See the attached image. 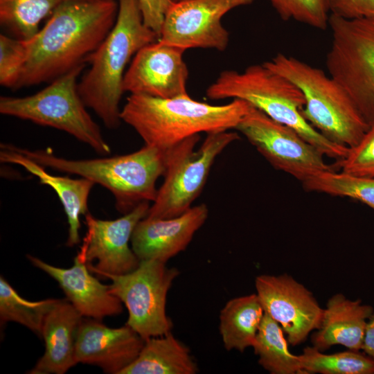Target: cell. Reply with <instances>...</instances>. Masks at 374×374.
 <instances>
[{
	"label": "cell",
	"mask_w": 374,
	"mask_h": 374,
	"mask_svg": "<svg viewBox=\"0 0 374 374\" xmlns=\"http://www.w3.org/2000/svg\"><path fill=\"white\" fill-rule=\"evenodd\" d=\"M206 95L211 100L232 98L249 103L294 130L324 156L339 161L348 152L349 148L330 141L303 118L305 100L302 91L264 63L250 65L241 72L222 71L208 87Z\"/></svg>",
	"instance_id": "cell-5"
},
{
	"label": "cell",
	"mask_w": 374,
	"mask_h": 374,
	"mask_svg": "<svg viewBox=\"0 0 374 374\" xmlns=\"http://www.w3.org/2000/svg\"><path fill=\"white\" fill-rule=\"evenodd\" d=\"M26 57L25 42L5 35H0V84L17 89Z\"/></svg>",
	"instance_id": "cell-30"
},
{
	"label": "cell",
	"mask_w": 374,
	"mask_h": 374,
	"mask_svg": "<svg viewBox=\"0 0 374 374\" xmlns=\"http://www.w3.org/2000/svg\"><path fill=\"white\" fill-rule=\"evenodd\" d=\"M116 22L88 57L90 67L78 82L86 107L93 109L106 127L117 128L125 68L132 56L159 37L143 22L138 0H118Z\"/></svg>",
	"instance_id": "cell-3"
},
{
	"label": "cell",
	"mask_w": 374,
	"mask_h": 374,
	"mask_svg": "<svg viewBox=\"0 0 374 374\" xmlns=\"http://www.w3.org/2000/svg\"><path fill=\"white\" fill-rule=\"evenodd\" d=\"M299 356L303 374H374V359L360 350L325 354L308 346Z\"/></svg>",
	"instance_id": "cell-26"
},
{
	"label": "cell",
	"mask_w": 374,
	"mask_h": 374,
	"mask_svg": "<svg viewBox=\"0 0 374 374\" xmlns=\"http://www.w3.org/2000/svg\"><path fill=\"white\" fill-rule=\"evenodd\" d=\"M332 41L326 55L329 75L348 93L365 121L374 123V17L330 15Z\"/></svg>",
	"instance_id": "cell-9"
},
{
	"label": "cell",
	"mask_w": 374,
	"mask_h": 374,
	"mask_svg": "<svg viewBox=\"0 0 374 374\" xmlns=\"http://www.w3.org/2000/svg\"><path fill=\"white\" fill-rule=\"evenodd\" d=\"M253 0H181L166 15L159 40L184 50L212 48L224 51L229 35L222 19L230 10Z\"/></svg>",
	"instance_id": "cell-12"
},
{
	"label": "cell",
	"mask_w": 374,
	"mask_h": 374,
	"mask_svg": "<svg viewBox=\"0 0 374 374\" xmlns=\"http://www.w3.org/2000/svg\"><path fill=\"white\" fill-rule=\"evenodd\" d=\"M230 130L207 134L197 150L199 135L188 137L167 150L164 181L146 217L166 219L181 215L201 193L217 157L239 139Z\"/></svg>",
	"instance_id": "cell-8"
},
{
	"label": "cell",
	"mask_w": 374,
	"mask_h": 374,
	"mask_svg": "<svg viewBox=\"0 0 374 374\" xmlns=\"http://www.w3.org/2000/svg\"><path fill=\"white\" fill-rule=\"evenodd\" d=\"M265 312L256 294L229 300L220 313L219 330L226 350L252 347Z\"/></svg>",
	"instance_id": "cell-23"
},
{
	"label": "cell",
	"mask_w": 374,
	"mask_h": 374,
	"mask_svg": "<svg viewBox=\"0 0 374 374\" xmlns=\"http://www.w3.org/2000/svg\"><path fill=\"white\" fill-rule=\"evenodd\" d=\"M100 321L82 319L75 345L77 362L121 374L137 357L145 340L126 324L112 328Z\"/></svg>",
	"instance_id": "cell-16"
},
{
	"label": "cell",
	"mask_w": 374,
	"mask_h": 374,
	"mask_svg": "<svg viewBox=\"0 0 374 374\" xmlns=\"http://www.w3.org/2000/svg\"><path fill=\"white\" fill-rule=\"evenodd\" d=\"M11 146L45 168L77 175L105 187L114 195L117 211L123 215L143 202L155 200L157 181L167 168V150L147 145L127 154L78 160L57 157L50 148L30 150Z\"/></svg>",
	"instance_id": "cell-4"
},
{
	"label": "cell",
	"mask_w": 374,
	"mask_h": 374,
	"mask_svg": "<svg viewBox=\"0 0 374 374\" xmlns=\"http://www.w3.org/2000/svg\"><path fill=\"white\" fill-rule=\"evenodd\" d=\"M288 345L280 325L265 312L252 346L258 364L271 374H303L300 356Z\"/></svg>",
	"instance_id": "cell-24"
},
{
	"label": "cell",
	"mask_w": 374,
	"mask_h": 374,
	"mask_svg": "<svg viewBox=\"0 0 374 374\" xmlns=\"http://www.w3.org/2000/svg\"><path fill=\"white\" fill-rule=\"evenodd\" d=\"M0 161L23 167L37 177L40 183L49 186L56 193L66 213L69 230L66 246L73 247L80 242V217L89 213L88 199L94 183L85 179H72L53 175L46 171L45 167L15 150L10 143L0 145Z\"/></svg>",
	"instance_id": "cell-21"
},
{
	"label": "cell",
	"mask_w": 374,
	"mask_h": 374,
	"mask_svg": "<svg viewBox=\"0 0 374 374\" xmlns=\"http://www.w3.org/2000/svg\"><path fill=\"white\" fill-rule=\"evenodd\" d=\"M85 64L74 68L35 94L1 96V114L66 132L97 153L110 154L109 144L78 92V78Z\"/></svg>",
	"instance_id": "cell-7"
},
{
	"label": "cell",
	"mask_w": 374,
	"mask_h": 374,
	"mask_svg": "<svg viewBox=\"0 0 374 374\" xmlns=\"http://www.w3.org/2000/svg\"><path fill=\"white\" fill-rule=\"evenodd\" d=\"M336 165L345 173L374 177V123L360 141L349 148L346 157L337 161Z\"/></svg>",
	"instance_id": "cell-31"
},
{
	"label": "cell",
	"mask_w": 374,
	"mask_h": 374,
	"mask_svg": "<svg viewBox=\"0 0 374 374\" xmlns=\"http://www.w3.org/2000/svg\"><path fill=\"white\" fill-rule=\"evenodd\" d=\"M309 192L358 200L374 211V177L359 176L333 170L320 172L302 183Z\"/></svg>",
	"instance_id": "cell-28"
},
{
	"label": "cell",
	"mask_w": 374,
	"mask_h": 374,
	"mask_svg": "<svg viewBox=\"0 0 374 374\" xmlns=\"http://www.w3.org/2000/svg\"><path fill=\"white\" fill-rule=\"evenodd\" d=\"M208 216V209L206 204H202L174 217H145L138 222L133 231L132 249L140 260L167 262L186 249Z\"/></svg>",
	"instance_id": "cell-17"
},
{
	"label": "cell",
	"mask_w": 374,
	"mask_h": 374,
	"mask_svg": "<svg viewBox=\"0 0 374 374\" xmlns=\"http://www.w3.org/2000/svg\"><path fill=\"white\" fill-rule=\"evenodd\" d=\"M197 365L189 348L171 332L145 340L137 357L121 374H195Z\"/></svg>",
	"instance_id": "cell-22"
},
{
	"label": "cell",
	"mask_w": 374,
	"mask_h": 374,
	"mask_svg": "<svg viewBox=\"0 0 374 374\" xmlns=\"http://www.w3.org/2000/svg\"><path fill=\"white\" fill-rule=\"evenodd\" d=\"M362 350L374 359V311L366 323Z\"/></svg>",
	"instance_id": "cell-34"
},
{
	"label": "cell",
	"mask_w": 374,
	"mask_h": 374,
	"mask_svg": "<svg viewBox=\"0 0 374 374\" xmlns=\"http://www.w3.org/2000/svg\"><path fill=\"white\" fill-rule=\"evenodd\" d=\"M82 319L68 300H59L42 324L44 353L28 373L64 374L78 364L75 345Z\"/></svg>",
	"instance_id": "cell-19"
},
{
	"label": "cell",
	"mask_w": 374,
	"mask_h": 374,
	"mask_svg": "<svg viewBox=\"0 0 374 374\" xmlns=\"http://www.w3.org/2000/svg\"><path fill=\"white\" fill-rule=\"evenodd\" d=\"M185 50L157 40L141 48L126 70L124 92L172 98L188 94Z\"/></svg>",
	"instance_id": "cell-15"
},
{
	"label": "cell",
	"mask_w": 374,
	"mask_h": 374,
	"mask_svg": "<svg viewBox=\"0 0 374 374\" xmlns=\"http://www.w3.org/2000/svg\"><path fill=\"white\" fill-rule=\"evenodd\" d=\"M27 258L58 283L67 300L82 317L102 320L123 312L121 301L112 293L109 285L102 284L91 274L78 254L69 268L53 266L31 255Z\"/></svg>",
	"instance_id": "cell-18"
},
{
	"label": "cell",
	"mask_w": 374,
	"mask_h": 374,
	"mask_svg": "<svg viewBox=\"0 0 374 374\" xmlns=\"http://www.w3.org/2000/svg\"><path fill=\"white\" fill-rule=\"evenodd\" d=\"M330 15L345 19L374 17V0H327Z\"/></svg>",
	"instance_id": "cell-32"
},
{
	"label": "cell",
	"mask_w": 374,
	"mask_h": 374,
	"mask_svg": "<svg viewBox=\"0 0 374 374\" xmlns=\"http://www.w3.org/2000/svg\"><path fill=\"white\" fill-rule=\"evenodd\" d=\"M81 1H95V0H81Z\"/></svg>",
	"instance_id": "cell-36"
},
{
	"label": "cell",
	"mask_w": 374,
	"mask_h": 374,
	"mask_svg": "<svg viewBox=\"0 0 374 374\" xmlns=\"http://www.w3.org/2000/svg\"><path fill=\"white\" fill-rule=\"evenodd\" d=\"M179 271L166 262L140 260L132 271L122 275L105 274L111 280L110 291L125 304L126 325L144 340L171 332L173 324L166 313L168 293Z\"/></svg>",
	"instance_id": "cell-10"
},
{
	"label": "cell",
	"mask_w": 374,
	"mask_h": 374,
	"mask_svg": "<svg viewBox=\"0 0 374 374\" xmlns=\"http://www.w3.org/2000/svg\"><path fill=\"white\" fill-rule=\"evenodd\" d=\"M146 26L160 37L166 13L175 2L172 0H138Z\"/></svg>",
	"instance_id": "cell-33"
},
{
	"label": "cell",
	"mask_w": 374,
	"mask_h": 374,
	"mask_svg": "<svg viewBox=\"0 0 374 374\" xmlns=\"http://www.w3.org/2000/svg\"><path fill=\"white\" fill-rule=\"evenodd\" d=\"M250 106L240 99L213 105L195 100L188 93L172 98L130 94L120 116L145 145L168 150L201 132L235 130Z\"/></svg>",
	"instance_id": "cell-2"
},
{
	"label": "cell",
	"mask_w": 374,
	"mask_h": 374,
	"mask_svg": "<svg viewBox=\"0 0 374 374\" xmlns=\"http://www.w3.org/2000/svg\"><path fill=\"white\" fill-rule=\"evenodd\" d=\"M116 0H65L30 39L17 89L47 82L86 64L113 28Z\"/></svg>",
	"instance_id": "cell-1"
},
{
	"label": "cell",
	"mask_w": 374,
	"mask_h": 374,
	"mask_svg": "<svg viewBox=\"0 0 374 374\" xmlns=\"http://www.w3.org/2000/svg\"><path fill=\"white\" fill-rule=\"evenodd\" d=\"M64 0H0V23L19 39L28 40L40 21Z\"/></svg>",
	"instance_id": "cell-27"
},
{
	"label": "cell",
	"mask_w": 374,
	"mask_h": 374,
	"mask_svg": "<svg viewBox=\"0 0 374 374\" xmlns=\"http://www.w3.org/2000/svg\"><path fill=\"white\" fill-rule=\"evenodd\" d=\"M235 130L242 133L274 168L301 183L320 172L333 170L324 161V155L297 132L252 105Z\"/></svg>",
	"instance_id": "cell-11"
},
{
	"label": "cell",
	"mask_w": 374,
	"mask_h": 374,
	"mask_svg": "<svg viewBox=\"0 0 374 374\" xmlns=\"http://www.w3.org/2000/svg\"><path fill=\"white\" fill-rule=\"evenodd\" d=\"M60 299H48L30 301L21 297L10 283L0 278L1 325L12 321L18 323L41 337L44 320Z\"/></svg>",
	"instance_id": "cell-25"
},
{
	"label": "cell",
	"mask_w": 374,
	"mask_h": 374,
	"mask_svg": "<svg viewBox=\"0 0 374 374\" xmlns=\"http://www.w3.org/2000/svg\"><path fill=\"white\" fill-rule=\"evenodd\" d=\"M264 64L299 88L305 100L302 116L330 141L350 148L369 129L344 88L323 70L283 53Z\"/></svg>",
	"instance_id": "cell-6"
},
{
	"label": "cell",
	"mask_w": 374,
	"mask_h": 374,
	"mask_svg": "<svg viewBox=\"0 0 374 374\" xmlns=\"http://www.w3.org/2000/svg\"><path fill=\"white\" fill-rule=\"evenodd\" d=\"M150 202H143L132 211L112 220H100L89 213L85 217L87 230L78 255L91 273L122 275L134 271L140 260L129 243L138 222L145 217Z\"/></svg>",
	"instance_id": "cell-13"
},
{
	"label": "cell",
	"mask_w": 374,
	"mask_h": 374,
	"mask_svg": "<svg viewBox=\"0 0 374 374\" xmlns=\"http://www.w3.org/2000/svg\"><path fill=\"white\" fill-rule=\"evenodd\" d=\"M255 287L264 312L280 325L289 344H301L319 328L323 308L312 293L292 276L260 275Z\"/></svg>",
	"instance_id": "cell-14"
},
{
	"label": "cell",
	"mask_w": 374,
	"mask_h": 374,
	"mask_svg": "<svg viewBox=\"0 0 374 374\" xmlns=\"http://www.w3.org/2000/svg\"><path fill=\"white\" fill-rule=\"evenodd\" d=\"M373 311L359 299L333 295L323 309L319 328L311 337L312 346L322 352L335 345L361 350L366 323Z\"/></svg>",
	"instance_id": "cell-20"
},
{
	"label": "cell",
	"mask_w": 374,
	"mask_h": 374,
	"mask_svg": "<svg viewBox=\"0 0 374 374\" xmlns=\"http://www.w3.org/2000/svg\"><path fill=\"white\" fill-rule=\"evenodd\" d=\"M172 1L175 3V2L179 1L181 0H172Z\"/></svg>",
	"instance_id": "cell-35"
},
{
	"label": "cell",
	"mask_w": 374,
	"mask_h": 374,
	"mask_svg": "<svg viewBox=\"0 0 374 374\" xmlns=\"http://www.w3.org/2000/svg\"><path fill=\"white\" fill-rule=\"evenodd\" d=\"M280 17L294 20L312 28L329 26L330 10L327 0H269Z\"/></svg>",
	"instance_id": "cell-29"
}]
</instances>
